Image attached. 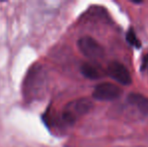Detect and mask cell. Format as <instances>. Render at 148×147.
<instances>
[{
    "mask_svg": "<svg viewBox=\"0 0 148 147\" xmlns=\"http://www.w3.org/2000/svg\"><path fill=\"white\" fill-rule=\"evenodd\" d=\"M94 103L90 98L82 97L66 103L60 113V121L66 126H73L79 119L93 109Z\"/></svg>",
    "mask_w": 148,
    "mask_h": 147,
    "instance_id": "6da1fadb",
    "label": "cell"
},
{
    "mask_svg": "<svg viewBox=\"0 0 148 147\" xmlns=\"http://www.w3.org/2000/svg\"><path fill=\"white\" fill-rule=\"evenodd\" d=\"M77 44H78V49L81 51V53L85 55L87 59H89L92 63L104 59L105 57L104 47L94 37L84 36L79 38Z\"/></svg>",
    "mask_w": 148,
    "mask_h": 147,
    "instance_id": "7a4b0ae2",
    "label": "cell"
},
{
    "mask_svg": "<svg viewBox=\"0 0 148 147\" xmlns=\"http://www.w3.org/2000/svg\"><path fill=\"white\" fill-rule=\"evenodd\" d=\"M108 75L113 80L123 86H129L132 84V76L129 70L123 64L119 62H111L107 68Z\"/></svg>",
    "mask_w": 148,
    "mask_h": 147,
    "instance_id": "277c9868",
    "label": "cell"
},
{
    "mask_svg": "<svg viewBox=\"0 0 148 147\" xmlns=\"http://www.w3.org/2000/svg\"><path fill=\"white\" fill-rule=\"evenodd\" d=\"M80 71L83 76L86 79H89V80H99V79H101L103 77L101 69L98 68L92 62L82 64V66L80 68Z\"/></svg>",
    "mask_w": 148,
    "mask_h": 147,
    "instance_id": "8992f818",
    "label": "cell"
},
{
    "mask_svg": "<svg viewBox=\"0 0 148 147\" xmlns=\"http://www.w3.org/2000/svg\"><path fill=\"white\" fill-rule=\"evenodd\" d=\"M126 39H127V41H128L129 44L132 45V46H135L136 49H139V47L141 46V42L138 39V37H137L136 34H135L134 28L133 27H130L128 31H127Z\"/></svg>",
    "mask_w": 148,
    "mask_h": 147,
    "instance_id": "52a82bcc",
    "label": "cell"
},
{
    "mask_svg": "<svg viewBox=\"0 0 148 147\" xmlns=\"http://www.w3.org/2000/svg\"><path fill=\"white\" fill-rule=\"evenodd\" d=\"M143 67H148V53L145 55L144 59H143V63H142Z\"/></svg>",
    "mask_w": 148,
    "mask_h": 147,
    "instance_id": "ba28073f",
    "label": "cell"
},
{
    "mask_svg": "<svg viewBox=\"0 0 148 147\" xmlns=\"http://www.w3.org/2000/svg\"><path fill=\"white\" fill-rule=\"evenodd\" d=\"M127 101L142 113L148 114V97L139 93H131L127 97Z\"/></svg>",
    "mask_w": 148,
    "mask_h": 147,
    "instance_id": "5b68a950",
    "label": "cell"
},
{
    "mask_svg": "<svg viewBox=\"0 0 148 147\" xmlns=\"http://www.w3.org/2000/svg\"><path fill=\"white\" fill-rule=\"evenodd\" d=\"M122 93V89L118 85L110 82H103L96 85L92 97L98 101H114L120 98Z\"/></svg>",
    "mask_w": 148,
    "mask_h": 147,
    "instance_id": "3957f363",
    "label": "cell"
}]
</instances>
